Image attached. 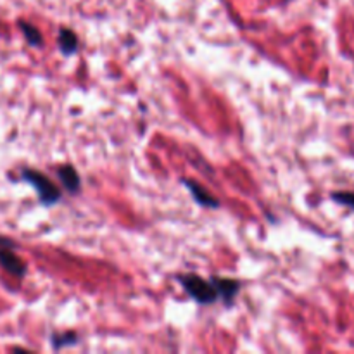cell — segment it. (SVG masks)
Wrapping results in <instances>:
<instances>
[{"label":"cell","mask_w":354,"mask_h":354,"mask_svg":"<svg viewBox=\"0 0 354 354\" xmlns=\"http://www.w3.org/2000/svg\"><path fill=\"white\" fill-rule=\"evenodd\" d=\"M178 282L182 283L185 292L199 304H213L220 299V294H218L214 283L211 280L196 275V273H183V275H178Z\"/></svg>","instance_id":"1"},{"label":"cell","mask_w":354,"mask_h":354,"mask_svg":"<svg viewBox=\"0 0 354 354\" xmlns=\"http://www.w3.org/2000/svg\"><path fill=\"white\" fill-rule=\"evenodd\" d=\"M21 178H23L24 182L30 183V185L37 190L38 199H40V203L45 204V206H50V204H55L57 201H61V190H59L57 187H55V183L52 182L47 175H44V173L37 171V169L26 168L21 173Z\"/></svg>","instance_id":"2"},{"label":"cell","mask_w":354,"mask_h":354,"mask_svg":"<svg viewBox=\"0 0 354 354\" xmlns=\"http://www.w3.org/2000/svg\"><path fill=\"white\" fill-rule=\"evenodd\" d=\"M0 266L14 277H24L26 273V263L14 252L10 248H0Z\"/></svg>","instance_id":"3"},{"label":"cell","mask_w":354,"mask_h":354,"mask_svg":"<svg viewBox=\"0 0 354 354\" xmlns=\"http://www.w3.org/2000/svg\"><path fill=\"white\" fill-rule=\"evenodd\" d=\"M211 282L216 287L218 294H220V299L225 301L227 304H232V301L235 299V296L241 290V282L234 279H225V277H213Z\"/></svg>","instance_id":"4"},{"label":"cell","mask_w":354,"mask_h":354,"mask_svg":"<svg viewBox=\"0 0 354 354\" xmlns=\"http://www.w3.org/2000/svg\"><path fill=\"white\" fill-rule=\"evenodd\" d=\"M183 183L189 187L190 194H192V197L196 199L197 204H201V206H204V207H211V209H216V207H220V201H218L216 197L211 196V194L207 192L206 189H203V187H201L197 182L185 178L183 180Z\"/></svg>","instance_id":"5"},{"label":"cell","mask_w":354,"mask_h":354,"mask_svg":"<svg viewBox=\"0 0 354 354\" xmlns=\"http://www.w3.org/2000/svg\"><path fill=\"white\" fill-rule=\"evenodd\" d=\"M57 176H59V180H61L62 185H64V189L68 190V192H71V194L78 192L80 185H82V180H80L78 171H76V169L73 168L71 165L59 166Z\"/></svg>","instance_id":"6"},{"label":"cell","mask_w":354,"mask_h":354,"mask_svg":"<svg viewBox=\"0 0 354 354\" xmlns=\"http://www.w3.org/2000/svg\"><path fill=\"white\" fill-rule=\"evenodd\" d=\"M57 44L59 47H61L62 54H75L76 50H78V37H76V33L73 30H69V28H61L59 30V37H57Z\"/></svg>","instance_id":"7"},{"label":"cell","mask_w":354,"mask_h":354,"mask_svg":"<svg viewBox=\"0 0 354 354\" xmlns=\"http://www.w3.org/2000/svg\"><path fill=\"white\" fill-rule=\"evenodd\" d=\"M17 26H19V30L23 31V35H24V38H26L28 44L33 45V47H40V45H44V38H41L40 30H38L37 26L26 23V21H19V23H17Z\"/></svg>","instance_id":"8"},{"label":"cell","mask_w":354,"mask_h":354,"mask_svg":"<svg viewBox=\"0 0 354 354\" xmlns=\"http://www.w3.org/2000/svg\"><path fill=\"white\" fill-rule=\"evenodd\" d=\"M78 342V335L75 332H64V334L52 335V348L61 349L62 346H73Z\"/></svg>","instance_id":"9"},{"label":"cell","mask_w":354,"mask_h":354,"mask_svg":"<svg viewBox=\"0 0 354 354\" xmlns=\"http://www.w3.org/2000/svg\"><path fill=\"white\" fill-rule=\"evenodd\" d=\"M330 197L337 204H342V206L346 207H351L354 211V192H346V190H342V192H332Z\"/></svg>","instance_id":"10"},{"label":"cell","mask_w":354,"mask_h":354,"mask_svg":"<svg viewBox=\"0 0 354 354\" xmlns=\"http://www.w3.org/2000/svg\"><path fill=\"white\" fill-rule=\"evenodd\" d=\"M0 248H10V249H16V244H14L12 241H9V239L0 237Z\"/></svg>","instance_id":"11"}]
</instances>
